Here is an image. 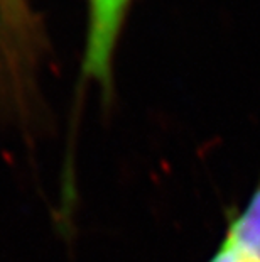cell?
<instances>
[{"instance_id": "obj_1", "label": "cell", "mask_w": 260, "mask_h": 262, "mask_svg": "<svg viewBox=\"0 0 260 262\" xmlns=\"http://www.w3.org/2000/svg\"><path fill=\"white\" fill-rule=\"evenodd\" d=\"M0 44L2 53V98L10 114L29 120L36 108L37 24L29 0H0Z\"/></svg>"}, {"instance_id": "obj_2", "label": "cell", "mask_w": 260, "mask_h": 262, "mask_svg": "<svg viewBox=\"0 0 260 262\" xmlns=\"http://www.w3.org/2000/svg\"><path fill=\"white\" fill-rule=\"evenodd\" d=\"M132 0H88L81 78L98 86L105 102L113 95L115 54Z\"/></svg>"}, {"instance_id": "obj_3", "label": "cell", "mask_w": 260, "mask_h": 262, "mask_svg": "<svg viewBox=\"0 0 260 262\" xmlns=\"http://www.w3.org/2000/svg\"><path fill=\"white\" fill-rule=\"evenodd\" d=\"M206 262H260V181L245 205L226 211L225 233Z\"/></svg>"}]
</instances>
